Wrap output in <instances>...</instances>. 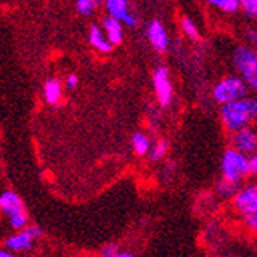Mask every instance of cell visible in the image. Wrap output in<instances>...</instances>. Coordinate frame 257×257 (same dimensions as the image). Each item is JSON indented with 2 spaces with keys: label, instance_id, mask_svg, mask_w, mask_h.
I'll return each mask as SVG.
<instances>
[{
  "label": "cell",
  "instance_id": "obj_1",
  "mask_svg": "<svg viewBox=\"0 0 257 257\" xmlns=\"http://www.w3.org/2000/svg\"><path fill=\"white\" fill-rule=\"evenodd\" d=\"M257 117V100L254 97H242L223 103L220 108V120L228 133L251 126Z\"/></svg>",
  "mask_w": 257,
  "mask_h": 257
},
{
  "label": "cell",
  "instance_id": "obj_2",
  "mask_svg": "<svg viewBox=\"0 0 257 257\" xmlns=\"http://www.w3.org/2000/svg\"><path fill=\"white\" fill-rule=\"evenodd\" d=\"M231 206L246 231L257 229V185L243 183L231 199Z\"/></svg>",
  "mask_w": 257,
  "mask_h": 257
},
{
  "label": "cell",
  "instance_id": "obj_3",
  "mask_svg": "<svg viewBox=\"0 0 257 257\" xmlns=\"http://www.w3.org/2000/svg\"><path fill=\"white\" fill-rule=\"evenodd\" d=\"M0 216L5 219L10 231L22 229L31 223L25 202L13 190L0 191Z\"/></svg>",
  "mask_w": 257,
  "mask_h": 257
},
{
  "label": "cell",
  "instance_id": "obj_4",
  "mask_svg": "<svg viewBox=\"0 0 257 257\" xmlns=\"http://www.w3.org/2000/svg\"><path fill=\"white\" fill-rule=\"evenodd\" d=\"M45 237V229L39 225L30 223L25 228L11 231L8 236L4 237L2 245L13 252L14 255L17 254H31L37 243Z\"/></svg>",
  "mask_w": 257,
  "mask_h": 257
},
{
  "label": "cell",
  "instance_id": "obj_5",
  "mask_svg": "<svg viewBox=\"0 0 257 257\" xmlns=\"http://www.w3.org/2000/svg\"><path fill=\"white\" fill-rule=\"evenodd\" d=\"M232 63L239 77L249 89H257V53L248 45H240L232 53Z\"/></svg>",
  "mask_w": 257,
  "mask_h": 257
},
{
  "label": "cell",
  "instance_id": "obj_6",
  "mask_svg": "<svg viewBox=\"0 0 257 257\" xmlns=\"http://www.w3.org/2000/svg\"><path fill=\"white\" fill-rule=\"evenodd\" d=\"M248 157L249 156H246L234 148H231V147L228 150H225V153L222 156V163H220L222 177L243 183L249 177Z\"/></svg>",
  "mask_w": 257,
  "mask_h": 257
},
{
  "label": "cell",
  "instance_id": "obj_7",
  "mask_svg": "<svg viewBox=\"0 0 257 257\" xmlns=\"http://www.w3.org/2000/svg\"><path fill=\"white\" fill-rule=\"evenodd\" d=\"M248 85L239 76H225L213 86V99L223 105L248 96Z\"/></svg>",
  "mask_w": 257,
  "mask_h": 257
},
{
  "label": "cell",
  "instance_id": "obj_8",
  "mask_svg": "<svg viewBox=\"0 0 257 257\" xmlns=\"http://www.w3.org/2000/svg\"><path fill=\"white\" fill-rule=\"evenodd\" d=\"M153 86L156 97L160 103V106L167 108L171 105L174 99V88L170 79V71L167 66H157L153 73Z\"/></svg>",
  "mask_w": 257,
  "mask_h": 257
},
{
  "label": "cell",
  "instance_id": "obj_9",
  "mask_svg": "<svg viewBox=\"0 0 257 257\" xmlns=\"http://www.w3.org/2000/svg\"><path fill=\"white\" fill-rule=\"evenodd\" d=\"M229 134H231V137H229L231 148H234V150H237L246 156L255 154L257 134H255L252 126H245V128H240L237 131H232Z\"/></svg>",
  "mask_w": 257,
  "mask_h": 257
},
{
  "label": "cell",
  "instance_id": "obj_10",
  "mask_svg": "<svg viewBox=\"0 0 257 257\" xmlns=\"http://www.w3.org/2000/svg\"><path fill=\"white\" fill-rule=\"evenodd\" d=\"M147 37L151 43L153 48L157 51V53H165L170 46V37H168V33L163 27V23L157 19L151 20L147 27Z\"/></svg>",
  "mask_w": 257,
  "mask_h": 257
},
{
  "label": "cell",
  "instance_id": "obj_11",
  "mask_svg": "<svg viewBox=\"0 0 257 257\" xmlns=\"http://www.w3.org/2000/svg\"><path fill=\"white\" fill-rule=\"evenodd\" d=\"M106 39L111 42V45H120L123 42V27H122V22L114 19L111 16H106L103 19V27H102Z\"/></svg>",
  "mask_w": 257,
  "mask_h": 257
},
{
  "label": "cell",
  "instance_id": "obj_12",
  "mask_svg": "<svg viewBox=\"0 0 257 257\" xmlns=\"http://www.w3.org/2000/svg\"><path fill=\"white\" fill-rule=\"evenodd\" d=\"M88 40H89V43H91L92 48L97 50L99 53L108 54V53L112 51V45H111V42L106 39V36H105L102 27L96 25V23H94V25H91V28H89Z\"/></svg>",
  "mask_w": 257,
  "mask_h": 257
},
{
  "label": "cell",
  "instance_id": "obj_13",
  "mask_svg": "<svg viewBox=\"0 0 257 257\" xmlns=\"http://www.w3.org/2000/svg\"><path fill=\"white\" fill-rule=\"evenodd\" d=\"M63 96V85L59 79H48L43 85V97L46 103L57 105Z\"/></svg>",
  "mask_w": 257,
  "mask_h": 257
},
{
  "label": "cell",
  "instance_id": "obj_14",
  "mask_svg": "<svg viewBox=\"0 0 257 257\" xmlns=\"http://www.w3.org/2000/svg\"><path fill=\"white\" fill-rule=\"evenodd\" d=\"M243 183L242 182H236V180H229L225 177H220L216 183V194L223 199V200H231L234 197V194L239 191V188Z\"/></svg>",
  "mask_w": 257,
  "mask_h": 257
},
{
  "label": "cell",
  "instance_id": "obj_15",
  "mask_svg": "<svg viewBox=\"0 0 257 257\" xmlns=\"http://www.w3.org/2000/svg\"><path fill=\"white\" fill-rule=\"evenodd\" d=\"M105 10L108 16L123 22V19L131 13L128 0H105Z\"/></svg>",
  "mask_w": 257,
  "mask_h": 257
},
{
  "label": "cell",
  "instance_id": "obj_16",
  "mask_svg": "<svg viewBox=\"0 0 257 257\" xmlns=\"http://www.w3.org/2000/svg\"><path fill=\"white\" fill-rule=\"evenodd\" d=\"M131 145H133V150L137 156H147L150 148H151V139L145 133L137 131L133 134Z\"/></svg>",
  "mask_w": 257,
  "mask_h": 257
},
{
  "label": "cell",
  "instance_id": "obj_17",
  "mask_svg": "<svg viewBox=\"0 0 257 257\" xmlns=\"http://www.w3.org/2000/svg\"><path fill=\"white\" fill-rule=\"evenodd\" d=\"M168 150H170V144L167 139H159L157 142L151 144V148L148 151V159L150 162H160L165 159V156L168 154Z\"/></svg>",
  "mask_w": 257,
  "mask_h": 257
},
{
  "label": "cell",
  "instance_id": "obj_18",
  "mask_svg": "<svg viewBox=\"0 0 257 257\" xmlns=\"http://www.w3.org/2000/svg\"><path fill=\"white\" fill-rule=\"evenodd\" d=\"M206 2L225 14H236L240 10V0H206Z\"/></svg>",
  "mask_w": 257,
  "mask_h": 257
},
{
  "label": "cell",
  "instance_id": "obj_19",
  "mask_svg": "<svg viewBox=\"0 0 257 257\" xmlns=\"http://www.w3.org/2000/svg\"><path fill=\"white\" fill-rule=\"evenodd\" d=\"M100 4H102V0H76V10L80 16L86 17L94 13Z\"/></svg>",
  "mask_w": 257,
  "mask_h": 257
},
{
  "label": "cell",
  "instance_id": "obj_20",
  "mask_svg": "<svg viewBox=\"0 0 257 257\" xmlns=\"http://www.w3.org/2000/svg\"><path fill=\"white\" fill-rule=\"evenodd\" d=\"M182 30L185 33V36L191 39V40H199L200 39V33H199V28L196 23L190 19V17H183L182 19Z\"/></svg>",
  "mask_w": 257,
  "mask_h": 257
},
{
  "label": "cell",
  "instance_id": "obj_21",
  "mask_svg": "<svg viewBox=\"0 0 257 257\" xmlns=\"http://www.w3.org/2000/svg\"><path fill=\"white\" fill-rule=\"evenodd\" d=\"M119 251H120L119 243H115V242H108V243H105V245L100 248V251H99L97 255H99V257H115Z\"/></svg>",
  "mask_w": 257,
  "mask_h": 257
},
{
  "label": "cell",
  "instance_id": "obj_22",
  "mask_svg": "<svg viewBox=\"0 0 257 257\" xmlns=\"http://www.w3.org/2000/svg\"><path fill=\"white\" fill-rule=\"evenodd\" d=\"M240 10H243V13L254 19L257 16V0H240Z\"/></svg>",
  "mask_w": 257,
  "mask_h": 257
},
{
  "label": "cell",
  "instance_id": "obj_23",
  "mask_svg": "<svg viewBox=\"0 0 257 257\" xmlns=\"http://www.w3.org/2000/svg\"><path fill=\"white\" fill-rule=\"evenodd\" d=\"M248 168H249V176L254 177L257 174V157H255V154H249V157H248Z\"/></svg>",
  "mask_w": 257,
  "mask_h": 257
},
{
  "label": "cell",
  "instance_id": "obj_24",
  "mask_svg": "<svg viewBox=\"0 0 257 257\" xmlns=\"http://www.w3.org/2000/svg\"><path fill=\"white\" fill-rule=\"evenodd\" d=\"M77 83H79V77H77L76 74H69V76H66L65 85H66L68 89H74V88L77 86Z\"/></svg>",
  "mask_w": 257,
  "mask_h": 257
},
{
  "label": "cell",
  "instance_id": "obj_25",
  "mask_svg": "<svg viewBox=\"0 0 257 257\" xmlns=\"http://www.w3.org/2000/svg\"><path fill=\"white\" fill-rule=\"evenodd\" d=\"M122 25H126L128 28H134V27L137 25V17H136V14L130 13V14L123 19Z\"/></svg>",
  "mask_w": 257,
  "mask_h": 257
},
{
  "label": "cell",
  "instance_id": "obj_26",
  "mask_svg": "<svg viewBox=\"0 0 257 257\" xmlns=\"http://www.w3.org/2000/svg\"><path fill=\"white\" fill-rule=\"evenodd\" d=\"M0 257H14V254L10 252L4 245H0Z\"/></svg>",
  "mask_w": 257,
  "mask_h": 257
},
{
  "label": "cell",
  "instance_id": "obj_27",
  "mask_svg": "<svg viewBox=\"0 0 257 257\" xmlns=\"http://www.w3.org/2000/svg\"><path fill=\"white\" fill-rule=\"evenodd\" d=\"M246 37H248V40H249L251 43H255V40H257V34H255L254 30H249V31L246 33Z\"/></svg>",
  "mask_w": 257,
  "mask_h": 257
},
{
  "label": "cell",
  "instance_id": "obj_28",
  "mask_svg": "<svg viewBox=\"0 0 257 257\" xmlns=\"http://www.w3.org/2000/svg\"><path fill=\"white\" fill-rule=\"evenodd\" d=\"M115 257H136V255H134V254H133L131 251H122V249H120V251L117 252V255H115Z\"/></svg>",
  "mask_w": 257,
  "mask_h": 257
},
{
  "label": "cell",
  "instance_id": "obj_29",
  "mask_svg": "<svg viewBox=\"0 0 257 257\" xmlns=\"http://www.w3.org/2000/svg\"><path fill=\"white\" fill-rule=\"evenodd\" d=\"M14 257H37V255H33V254H17Z\"/></svg>",
  "mask_w": 257,
  "mask_h": 257
},
{
  "label": "cell",
  "instance_id": "obj_30",
  "mask_svg": "<svg viewBox=\"0 0 257 257\" xmlns=\"http://www.w3.org/2000/svg\"><path fill=\"white\" fill-rule=\"evenodd\" d=\"M91 257H99V255H91Z\"/></svg>",
  "mask_w": 257,
  "mask_h": 257
}]
</instances>
